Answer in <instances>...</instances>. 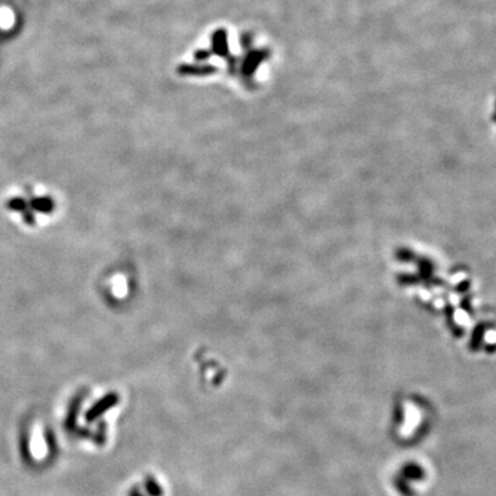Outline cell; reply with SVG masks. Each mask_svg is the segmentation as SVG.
<instances>
[{
	"mask_svg": "<svg viewBox=\"0 0 496 496\" xmlns=\"http://www.w3.org/2000/svg\"><path fill=\"white\" fill-rule=\"evenodd\" d=\"M117 402H119V396L116 393H109L106 394V396H103L101 400H98L91 408L88 409L87 414H86V421L87 422H94L97 418H99L106 411L113 408Z\"/></svg>",
	"mask_w": 496,
	"mask_h": 496,
	"instance_id": "cell-1",
	"label": "cell"
},
{
	"mask_svg": "<svg viewBox=\"0 0 496 496\" xmlns=\"http://www.w3.org/2000/svg\"><path fill=\"white\" fill-rule=\"evenodd\" d=\"M30 441H32V451H33L32 453L35 455L36 459H40L46 453V444L43 443V436H42V433H40L39 429L33 430Z\"/></svg>",
	"mask_w": 496,
	"mask_h": 496,
	"instance_id": "cell-2",
	"label": "cell"
},
{
	"mask_svg": "<svg viewBox=\"0 0 496 496\" xmlns=\"http://www.w3.org/2000/svg\"><path fill=\"white\" fill-rule=\"evenodd\" d=\"M145 485H146V491L149 492V495L150 496H161L163 495V491H161V488L159 487V484H157V482H156V480H154V478H152V477H148V478H146Z\"/></svg>",
	"mask_w": 496,
	"mask_h": 496,
	"instance_id": "cell-3",
	"label": "cell"
},
{
	"mask_svg": "<svg viewBox=\"0 0 496 496\" xmlns=\"http://www.w3.org/2000/svg\"><path fill=\"white\" fill-rule=\"evenodd\" d=\"M8 205H10V207H13V208H14V210H17V211L24 212V215H25V218H26V222H28V223H32V218H30L29 214L26 212V205H25V203H24L22 200H20V198L11 200Z\"/></svg>",
	"mask_w": 496,
	"mask_h": 496,
	"instance_id": "cell-4",
	"label": "cell"
},
{
	"mask_svg": "<svg viewBox=\"0 0 496 496\" xmlns=\"http://www.w3.org/2000/svg\"><path fill=\"white\" fill-rule=\"evenodd\" d=\"M33 207H36L39 211H50L52 208V203L49 198H37L33 201Z\"/></svg>",
	"mask_w": 496,
	"mask_h": 496,
	"instance_id": "cell-5",
	"label": "cell"
},
{
	"mask_svg": "<svg viewBox=\"0 0 496 496\" xmlns=\"http://www.w3.org/2000/svg\"><path fill=\"white\" fill-rule=\"evenodd\" d=\"M130 496H142L141 494H139V491L137 488H134L130 491Z\"/></svg>",
	"mask_w": 496,
	"mask_h": 496,
	"instance_id": "cell-6",
	"label": "cell"
}]
</instances>
